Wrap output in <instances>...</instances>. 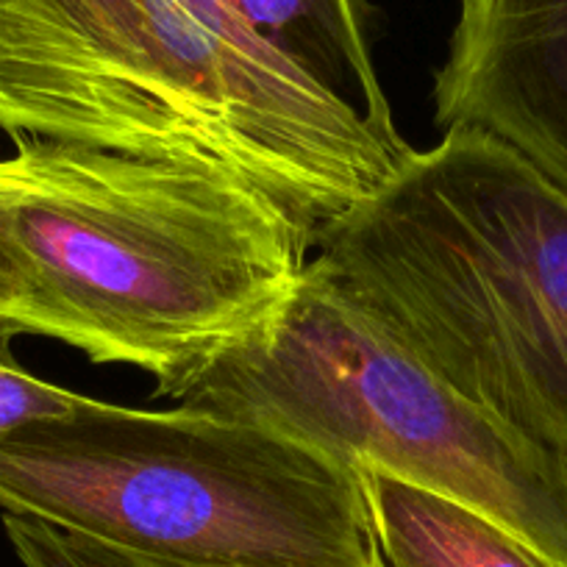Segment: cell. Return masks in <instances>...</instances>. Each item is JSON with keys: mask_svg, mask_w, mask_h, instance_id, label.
Wrapping results in <instances>:
<instances>
[{"mask_svg": "<svg viewBox=\"0 0 567 567\" xmlns=\"http://www.w3.org/2000/svg\"><path fill=\"white\" fill-rule=\"evenodd\" d=\"M315 239L231 173L18 136L0 159V331L182 398L278 312Z\"/></svg>", "mask_w": 567, "mask_h": 567, "instance_id": "6da1fadb", "label": "cell"}, {"mask_svg": "<svg viewBox=\"0 0 567 567\" xmlns=\"http://www.w3.org/2000/svg\"><path fill=\"white\" fill-rule=\"evenodd\" d=\"M0 131L231 173L315 243L414 151L226 0H0Z\"/></svg>", "mask_w": 567, "mask_h": 567, "instance_id": "7a4b0ae2", "label": "cell"}, {"mask_svg": "<svg viewBox=\"0 0 567 567\" xmlns=\"http://www.w3.org/2000/svg\"><path fill=\"white\" fill-rule=\"evenodd\" d=\"M331 281L460 395L567 456V193L451 128L318 234Z\"/></svg>", "mask_w": 567, "mask_h": 567, "instance_id": "3957f363", "label": "cell"}, {"mask_svg": "<svg viewBox=\"0 0 567 567\" xmlns=\"http://www.w3.org/2000/svg\"><path fill=\"white\" fill-rule=\"evenodd\" d=\"M0 506L176 567H384L362 471L206 409L90 398L3 434Z\"/></svg>", "mask_w": 567, "mask_h": 567, "instance_id": "277c9868", "label": "cell"}, {"mask_svg": "<svg viewBox=\"0 0 567 567\" xmlns=\"http://www.w3.org/2000/svg\"><path fill=\"white\" fill-rule=\"evenodd\" d=\"M182 406L261 423L456 501L567 567V456L445 384L309 259L278 312L217 359Z\"/></svg>", "mask_w": 567, "mask_h": 567, "instance_id": "5b68a950", "label": "cell"}, {"mask_svg": "<svg viewBox=\"0 0 567 567\" xmlns=\"http://www.w3.org/2000/svg\"><path fill=\"white\" fill-rule=\"evenodd\" d=\"M437 125L476 128L567 193V0H462Z\"/></svg>", "mask_w": 567, "mask_h": 567, "instance_id": "8992f818", "label": "cell"}, {"mask_svg": "<svg viewBox=\"0 0 567 567\" xmlns=\"http://www.w3.org/2000/svg\"><path fill=\"white\" fill-rule=\"evenodd\" d=\"M259 40L351 103L375 128L398 134L364 34L362 0H226Z\"/></svg>", "mask_w": 567, "mask_h": 567, "instance_id": "52a82bcc", "label": "cell"}, {"mask_svg": "<svg viewBox=\"0 0 567 567\" xmlns=\"http://www.w3.org/2000/svg\"><path fill=\"white\" fill-rule=\"evenodd\" d=\"M384 567H548L478 512L379 471H364Z\"/></svg>", "mask_w": 567, "mask_h": 567, "instance_id": "ba28073f", "label": "cell"}, {"mask_svg": "<svg viewBox=\"0 0 567 567\" xmlns=\"http://www.w3.org/2000/svg\"><path fill=\"white\" fill-rule=\"evenodd\" d=\"M3 528L23 567H176L131 554L86 534L68 532L29 515H3Z\"/></svg>", "mask_w": 567, "mask_h": 567, "instance_id": "9c48e42d", "label": "cell"}, {"mask_svg": "<svg viewBox=\"0 0 567 567\" xmlns=\"http://www.w3.org/2000/svg\"><path fill=\"white\" fill-rule=\"evenodd\" d=\"M12 340L0 331V437L42 420L70 417L90 403L86 395L25 373L9 351Z\"/></svg>", "mask_w": 567, "mask_h": 567, "instance_id": "30bf717a", "label": "cell"}]
</instances>
